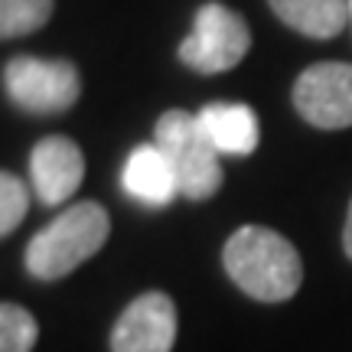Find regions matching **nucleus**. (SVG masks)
<instances>
[{"label": "nucleus", "instance_id": "f257e3e1", "mask_svg": "<svg viewBox=\"0 0 352 352\" xmlns=\"http://www.w3.org/2000/svg\"><path fill=\"white\" fill-rule=\"evenodd\" d=\"M222 264L228 277L261 303L290 300L303 280L297 248L280 232L264 226H241L239 232H232L222 252Z\"/></svg>", "mask_w": 352, "mask_h": 352}, {"label": "nucleus", "instance_id": "f03ea898", "mask_svg": "<svg viewBox=\"0 0 352 352\" xmlns=\"http://www.w3.org/2000/svg\"><path fill=\"white\" fill-rule=\"evenodd\" d=\"M111 219L98 202H78L59 212L46 228H39L26 245V271L36 280H59L78 264L101 252L108 241Z\"/></svg>", "mask_w": 352, "mask_h": 352}, {"label": "nucleus", "instance_id": "7ed1b4c3", "mask_svg": "<svg viewBox=\"0 0 352 352\" xmlns=\"http://www.w3.org/2000/svg\"><path fill=\"white\" fill-rule=\"evenodd\" d=\"M153 144L164 151V157L173 166L179 196L202 202L212 199L222 189V160L196 114L179 111V108L160 114V121L153 127Z\"/></svg>", "mask_w": 352, "mask_h": 352}, {"label": "nucleus", "instance_id": "20e7f679", "mask_svg": "<svg viewBox=\"0 0 352 352\" xmlns=\"http://www.w3.org/2000/svg\"><path fill=\"white\" fill-rule=\"evenodd\" d=\"M248 50H252L248 23L226 3L209 0L196 13L192 33L179 43V63L202 76H219L235 69L248 56Z\"/></svg>", "mask_w": 352, "mask_h": 352}, {"label": "nucleus", "instance_id": "39448f33", "mask_svg": "<svg viewBox=\"0 0 352 352\" xmlns=\"http://www.w3.org/2000/svg\"><path fill=\"white\" fill-rule=\"evenodd\" d=\"M3 91L30 114H63L78 101L82 78L69 59L16 56L3 65Z\"/></svg>", "mask_w": 352, "mask_h": 352}, {"label": "nucleus", "instance_id": "423d86ee", "mask_svg": "<svg viewBox=\"0 0 352 352\" xmlns=\"http://www.w3.org/2000/svg\"><path fill=\"white\" fill-rule=\"evenodd\" d=\"M294 104L303 121L320 131L352 127V65L316 63L300 72L294 85Z\"/></svg>", "mask_w": 352, "mask_h": 352}, {"label": "nucleus", "instance_id": "0eeeda50", "mask_svg": "<svg viewBox=\"0 0 352 352\" xmlns=\"http://www.w3.org/2000/svg\"><path fill=\"white\" fill-rule=\"evenodd\" d=\"M176 303L164 290H147L124 307L111 329V352H173Z\"/></svg>", "mask_w": 352, "mask_h": 352}, {"label": "nucleus", "instance_id": "6e6552de", "mask_svg": "<svg viewBox=\"0 0 352 352\" xmlns=\"http://www.w3.org/2000/svg\"><path fill=\"white\" fill-rule=\"evenodd\" d=\"M30 173H33V189L43 206H63L82 186V176H85L82 147L72 138L50 134L33 147Z\"/></svg>", "mask_w": 352, "mask_h": 352}, {"label": "nucleus", "instance_id": "1a4fd4ad", "mask_svg": "<svg viewBox=\"0 0 352 352\" xmlns=\"http://www.w3.org/2000/svg\"><path fill=\"white\" fill-rule=\"evenodd\" d=\"M121 186L127 196H134L144 206H170L179 192L173 166L157 144H140L131 151L121 170Z\"/></svg>", "mask_w": 352, "mask_h": 352}, {"label": "nucleus", "instance_id": "9d476101", "mask_svg": "<svg viewBox=\"0 0 352 352\" xmlns=\"http://www.w3.org/2000/svg\"><path fill=\"white\" fill-rule=\"evenodd\" d=\"M199 124L209 134L219 153H232V157H248L254 153L261 131H258V114L248 104L239 101H212L199 108Z\"/></svg>", "mask_w": 352, "mask_h": 352}, {"label": "nucleus", "instance_id": "9b49d317", "mask_svg": "<svg viewBox=\"0 0 352 352\" xmlns=\"http://www.w3.org/2000/svg\"><path fill=\"white\" fill-rule=\"evenodd\" d=\"M271 10L303 36L329 39L349 23V0H267Z\"/></svg>", "mask_w": 352, "mask_h": 352}, {"label": "nucleus", "instance_id": "f8f14e48", "mask_svg": "<svg viewBox=\"0 0 352 352\" xmlns=\"http://www.w3.org/2000/svg\"><path fill=\"white\" fill-rule=\"evenodd\" d=\"M52 16V0H0V36L16 39L36 33Z\"/></svg>", "mask_w": 352, "mask_h": 352}, {"label": "nucleus", "instance_id": "ddd939ff", "mask_svg": "<svg viewBox=\"0 0 352 352\" xmlns=\"http://www.w3.org/2000/svg\"><path fill=\"white\" fill-rule=\"evenodd\" d=\"M39 340V327L33 314L20 303L0 307V352H33Z\"/></svg>", "mask_w": 352, "mask_h": 352}, {"label": "nucleus", "instance_id": "4468645a", "mask_svg": "<svg viewBox=\"0 0 352 352\" xmlns=\"http://www.w3.org/2000/svg\"><path fill=\"white\" fill-rule=\"evenodd\" d=\"M26 206H30L26 186L13 173H3L0 176V235H10L23 222Z\"/></svg>", "mask_w": 352, "mask_h": 352}, {"label": "nucleus", "instance_id": "2eb2a0df", "mask_svg": "<svg viewBox=\"0 0 352 352\" xmlns=\"http://www.w3.org/2000/svg\"><path fill=\"white\" fill-rule=\"evenodd\" d=\"M342 248H346V254H349V261H352V202H349V215H346V232H342Z\"/></svg>", "mask_w": 352, "mask_h": 352}, {"label": "nucleus", "instance_id": "dca6fc26", "mask_svg": "<svg viewBox=\"0 0 352 352\" xmlns=\"http://www.w3.org/2000/svg\"><path fill=\"white\" fill-rule=\"evenodd\" d=\"M349 23H352V0H349Z\"/></svg>", "mask_w": 352, "mask_h": 352}]
</instances>
